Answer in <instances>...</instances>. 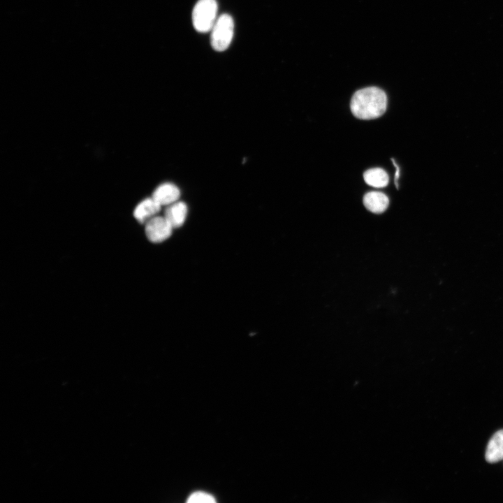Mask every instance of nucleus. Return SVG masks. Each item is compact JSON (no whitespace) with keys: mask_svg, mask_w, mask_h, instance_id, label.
I'll return each instance as SVG.
<instances>
[{"mask_svg":"<svg viewBox=\"0 0 503 503\" xmlns=\"http://www.w3.org/2000/svg\"><path fill=\"white\" fill-rule=\"evenodd\" d=\"M187 211V205L184 202L177 201L166 206L164 217L173 228H179L184 224Z\"/></svg>","mask_w":503,"mask_h":503,"instance_id":"nucleus-7","label":"nucleus"},{"mask_svg":"<svg viewBox=\"0 0 503 503\" xmlns=\"http://www.w3.org/2000/svg\"><path fill=\"white\" fill-rule=\"evenodd\" d=\"M387 96L380 88L369 87L356 91L351 100L350 108L358 119H372L381 117L386 110Z\"/></svg>","mask_w":503,"mask_h":503,"instance_id":"nucleus-1","label":"nucleus"},{"mask_svg":"<svg viewBox=\"0 0 503 503\" xmlns=\"http://www.w3.org/2000/svg\"><path fill=\"white\" fill-rule=\"evenodd\" d=\"M234 33V22L228 14H222L217 17L211 29V45L216 51L221 52L230 45Z\"/></svg>","mask_w":503,"mask_h":503,"instance_id":"nucleus-3","label":"nucleus"},{"mask_svg":"<svg viewBox=\"0 0 503 503\" xmlns=\"http://www.w3.org/2000/svg\"><path fill=\"white\" fill-rule=\"evenodd\" d=\"M485 458L490 463H495L503 460V430L496 432L489 440Z\"/></svg>","mask_w":503,"mask_h":503,"instance_id":"nucleus-8","label":"nucleus"},{"mask_svg":"<svg viewBox=\"0 0 503 503\" xmlns=\"http://www.w3.org/2000/svg\"><path fill=\"white\" fill-rule=\"evenodd\" d=\"M145 231L147 239L154 243L167 240L172 234L173 226L166 217L155 216L145 224Z\"/></svg>","mask_w":503,"mask_h":503,"instance_id":"nucleus-4","label":"nucleus"},{"mask_svg":"<svg viewBox=\"0 0 503 503\" xmlns=\"http://www.w3.org/2000/svg\"><path fill=\"white\" fill-rule=\"evenodd\" d=\"M187 502L189 503H214L216 500L214 496L209 493L197 491L191 494Z\"/></svg>","mask_w":503,"mask_h":503,"instance_id":"nucleus-11","label":"nucleus"},{"mask_svg":"<svg viewBox=\"0 0 503 503\" xmlns=\"http://www.w3.org/2000/svg\"><path fill=\"white\" fill-rule=\"evenodd\" d=\"M161 206L152 198H147L140 201L135 207L133 216L140 224H145L156 216Z\"/></svg>","mask_w":503,"mask_h":503,"instance_id":"nucleus-6","label":"nucleus"},{"mask_svg":"<svg viewBox=\"0 0 503 503\" xmlns=\"http://www.w3.org/2000/svg\"><path fill=\"white\" fill-rule=\"evenodd\" d=\"M391 161H393V165L395 166L396 168L395 174V185L397 189H398V180L399 179L400 176V168L398 164L395 163L393 159H391Z\"/></svg>","mask_w":503,"mask_h":503,"instance_id":"nucleus-12","label":"nucleus"},{"mask_svg":"<svg viewBox=\"0 0 503 503\" xmlns=\"http://www.w3.org/2000/svg\"><path fill=\"white\" fill-rule=\"evenodd\" d=\"M363 204L370 212L380 214L386 211L389 205L388 196L382 192L370 191L365 194Z\"/></svg>","mask_w":503,"mask_h":503,"instance_id":"nucleus-9","label":"nucleus"},{"mask_svg":"<svg viewBox=\"0 0 503 503\" xmlns=\"http://www.w3.org/2000/svg\"><path fill=\"white\" fill-rule=\"evenodd\" d=\"M217 10L216 0H198L192 11L194 29L201 33L211 31L217 19Z\"/></svg>","mask_w":503,"mask_h":503,"instance_id":"nucleus-2","label":"nucleus"},{"mask_svg":"<svg viewBox=\"0 0 503 503\" xmlns=\"http://www.w3.org/2000/svg\"><path fill=\"white\" fill-rule=\"evenodd\" d=\"M180 196L179 188L174 184L166 182L158 186L152 197L162 207L177 201Z\"/></svg>","mask_w":503,"mask_h":503,"instance_id":"nucleus-5","label":"nucleus"},{"mask_svg":"<svg viewBox=\"0 0 503 503\" xmlns=\"http://www.w3.org/2000/svg\"><path fill=\"white\" fill-rule=\"evenodd\" d=\"M365 182L372 187L382 188L388 185L389 177L386 172L381 168H374L363 173Z\"/></svg>","mask_w":503,"mask_h":503,"instance_id":"nucleus-10","label":"nucleus"}]
</instances>
